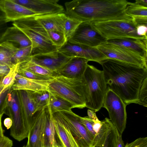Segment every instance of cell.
Returning <instances> with one entry per match:
<instances>
[{
    "label": "cell",
    "instance_id": "33",
    "mask_svg": "<svg viewBox=\"0 0 147 147\" xmlns=\"http://www.w3.org/2000/svg\"><path fill=\"white\" fill-rule=\"evenodd\" d=\"M79 121L91 134L94 136L96 135L102 125L101 121L95 122L88 116L82 117L79 116Z\"/></svg>",
    "mask_w": 147,
    "mask_h": 147
},
{
    "label": "cell",
    "instance_id": "29",
    "mask_svg": "<svg viewBox=\"0 0 147 147\" xmlns=\"http://www.w3.org/2000/svg\"><path fill=\"white\" fill-rule=\"evenodd\" d=\"M126 14L130 17H147V7L136 2H128L125 10Z\"/></svg>",
    "mask_w": 147,
    "mask_h": 147
},
{
    "label": "cell",
    "instance_id": "52",
    "mask_svg": "<svg viewBox=\"0 0 147 147\" xmlns=\"http://www.w3.org/2000/svg\"><path fill=\"white\" fill-rule=\"evenodd\" d=\"M3 77H3V76H0V83L1 82V81H2L3 78Z\"/></svg>",
    "mask_w": 147,
    "mask_h": 147
},
{
    "label": "cell",
    "instance_id": "40",
    "mask_svg": "<svg viewBox=\"0 0 147 147\" xmlns=\"http://www.w3.org/2000/svg\"><path fill=\"white\" fill-rule=\"evenodd\" d=\"M131 18L136 26L141 25L147 26V17H133Z\"/></svg>",
    "mask_w": 147,
    "mask_h": 147
},
{
    "label": "cell",
    "instance_id": "46",
    "mask_svg": "<svg viewBox=\"0 0 147 147\" xmlns=\"http://www.w3.org/2000/svg\"><path fill=\"white\" fill-rule=\"evenodd\" d=\"M4 125L7 129H10L12 124V121L9 117H7L5 119L3 122Z\"/></svg>",
    "mask_w": 147,
    "mask_h": 147
},
{
    "label": "cell",
    "instance_id": "41",
    "mask_svg": "<svg viewBox=\"0 0 147 147\" xmlns=\"http://www.w3.org/2000/svg\"><path fill=\"white\" fill-rule=\"evenodd\" d=\"M13 141L8 137L4 136L0 139V147H12Z\"/></svg>",
    "mask_w": 147,
    "mask_h": 147
},
{
    "label": "cell",
    "instance_id": "53",
    "mask_svg": "<svg viewBox=\"0 0 147 147\" xmlns=\"http://www.w3.org/2000/svg\"><path fill=\"white\" fill-rule=\"evenodd\" d=\"M22 147H27L26 145H24Z\"/></svg>",
    "mask_w": 147,
    "mask_h": 147
},
{
    "label": "cell",
    "instance_id": "32",
    "mask_svg": "<svg viewBox=\"0 0 147 147\" xmlns=\"http://www.w3.org/2000/svg\"><path fill=\"white\" fill-rule=\"evenodd\" d=\"M32 46L18 48L12 58V62L15 65L24 61L31 56Z\"/></svg>",
    "mask_w": 147,
    "mask_h": 147
},
{
    "label": "cell",
    "instance_id": "51",
    "mask_svg": "<svg viewBox=\"0 0 147 147\" xmlns=\"http://www.w3.org/2000/svg\"><path fill=\"white\" fill-rule=\"evenodd\" d=\"M5 88L1 85V83L0 84V94Z\"/></svg>",
    "mask_w": 147,
    "mask_h": 147
},
{
    "label": "cell",
    "instance_id": "49",
    "mask_svg": "<svg viewBox=\"0 0 147 147\" xmlns=\"http://www.w3.org/2000/svg\"><path fill=\"white\" fill-rule=\"evenodd\" d=\"M135 2L142 5L147 7V1L143 0H136Z\"/></svg>",
    "mask_w": 147,
    "mask_h": 147
},
{
    "label": "cell",
    "instance_id": "10",
    "mask_svg": "<svg viewBox=\"0 0 147 147\" xmlns=\"http://www.w3.org/2000/svg\"><path fill=\"white\" fill-rule=\"evenodd\" d=\"M80 147H91L95 136L91 134L79 121V116L72 111L58 112Z\"/></svg>",
    "mask_w": 147,
    "mask_h": 147
},
{
    "label": "cell",
    "instance_id": "27",
    "mask_svg": "<svg viewBox=\"0 0 147 147\" xmlns=\"http://www.w3.org/2000/svg\"><path fill=\"white\" fill-rule=\"evenodd\" d=\"M50 94V97L47 107L52 114L60 112L70 111L74 108L73 106L68 101L51 93Z\"/></svg>",
    "mask_w": 147,
    "mask_h": 147
},
{
    "label": "cell",
    "instance_id": "22",
    "mask_svg": "<svg viewBox=\"0 0 147 147\" xmlns=\"http://www.w3.org/2000/svg\"><path fill=\"white\" fill-rule=\"evenodd\" d=\"M5 41L12 43L18 48L32 45L28 37L19 29L13 26L7 27L0 38V43Z\"/></svg>",
    "mask_w": 147,
    "mask_h": 147
},
{
    "label": "cell",
    "instance_id": "30",
    "mask_svg": "<svg viewBox=\"0 0 147 147\" xmlns=\"http://www.w3.org/2000/svg\"><path fill=\"white\" fill-rule=\"evenodd\" d=\"M32 95L37 111L47 107L50 96V92L47 90L38 92L32 91Z\"/></svg>",
    "mask_w": 147,
    "mask_h": 147
},
{
    "label": "cell",
    "instance_id": "38",
    "mask_svg": "<svg viewBox=\"0 0 147 147\" xmlns=\"http://www.w3.org/2000/svg\"><path fill=\"white\" fill-rule=\"evenodd\" d=\"M18 74L24 77L38 80H50L46 78L37 75L32 72L25 69L19 67Z\"/></svg>",
    "mask_w": 147,
    "mask_h": 147
},
{
    "label": "cell",
    "instance_id": "7",
    "mask_svg": "<svg viewBox=\"0 0 147 147\" xmlns=\"http://www.w3.org/2000/svg\"><path fill=\"white\" fill-rule=\"evenodd\" d=\"M4 114L12 121L10 136L19 142L27 138L29 129L21 115L17 91L12 90L11 88L6 99Z\"/></svg>",
    "mask_w": 147,
    "mask_h": 147
},
{
    "label": "cell",
    "instance_id": "35",
    "mask_svg": "<svg viewBox=\"0 0 147 147\" xmlns=\"http://www.w3.org/2000/svg\"><path fill=\"white\" fill-rule=\"evenodd\" d=\"M19 64L15 65L10 68L8 74L3 78L1 82V85L6 88L11 87L14 83L16 77L18 74Z\"/></svg>",
    "mask_w": 147,
    "mask_h": 147
},
{
    "label": "cell",
    "instance_id": "42",
    "mask_svg": "<svg viewBox=\"0 0 147 147\" xmlns=\"http://www.w3.org/2000/svg\"><path fill=\"white\" fill-rule=\"evenodd\" d=\"M147 26L141 25L136 27V32L137 34L140 36H147Z\"/></svg>",
    "mask_w": 147,
    "mask_h": 147
},
{
    "label": "cell",
    "instance_id": "21",
    "mask_svg": "<svg viewBox=\"0 0 147 147\" xmlns=\"http://www.w3.org/2000/svg\"><path fill=\"white\" fill-rule=\"evenodd\" d=\"M36 20L47 31L56 30L64 33V26L67 18L65 12L35 16Z\"/></svg>",
    "mask_w": 147,
    "mask_h": 147
},
{
    "label": "cell",
    "instance_id": "37",
    "mask_svg": "<svg viewBox=\"0 0 147 147\" xmlns=\"http://www.w3.org/2000/svg\"><path fill=\"white\" fill-rule=\"evenodd\" d=\"M106 130L105 122L102 121L101 126L95 136L93 144L91 147H102L105 140Z\"/></svg>",
    "mask_w": 147,
    "mask_h": 147
},
{
    "label": "cell",
    "instance_id": "24",
    "mask_svg": "<svg viewBox=\"0 0 147 147\" xmlns=\"http://www.w3.org/2000/svg\"><path fill=\"white\" fill-rule=\"evenodd\" d=\"M19 67L30 71L39 76L51 80L57 76L55 73L34 62L31 56L19 63Z\"/></svg>",
    "mask_w": 147,
    "mask_h": 147
},
{
    "label": "cell",
    "instance_id": "19",
    "mask_svg": "<svg viewBox=\"0 0 147 147\" xmlns=\"http://www.w3.org/2000/svg\"><path fill=\"white\" fill-rule=\"evenodd\" d=\"M17 91L20 109L23 119L28 127L29 130L33 116L37 112L32 91L27 90Z\"/></svg>",
    "mask_w": 147,
    "mask_h": 147
},
{
    "label": "cell",
    "instance_id": "12",
    "mask_svg": "<svg viewBox=\"0 0 147 147\" xmlns=\"http://www.w3.org/2000/svg\"><path fill=\"white\" fill-rule=\"evenodd\" d=\"M74 43L92 47L107 42V40L95 30L89 22H82L68 41Z\"/></svg>",
    "mask_w": 147,
    "mask_h": 147
},
{
    "label": "cell",
    "instance_id": "39",
    "mask_svg": "<svg viewBox=\"0 0 147 147\" xmlns=\"http://www.w3.org/2000/svg\"><path fill=\"white\" fill-rule=\"evenodd\" d=\"M124 147H147V137L140 138L131 143H127Z\"/></svg>",
    "mask_w": 147,
    "mask_h": 147
},
{
    "label": "cell",
    "instance_id": "20",
    "mask_svg": "<svg viewBox=\"0 0 147 147\" xmlns=\"http://www.w3.org/2000/svg\"><path fill=\"white\" fill-rule=\"evenodd\" d=\"M107 42L125 47L147 60V38H123L109 40Z\"/></svg>",
    "mask_w": 147,
    "mask_h": 147
},
{
    "label": "cell",
    "instance_id": "6",
    "mask_svg": "<svg viewBox=\"0 0 147 147\" xmlns=\"http://www.w3.org/2000/svg\"><path fill=\"white\" fill-rule=\"evenodd\" d=\"M90 23L107 40L123 38H147V36H140L137 34V26L132 18Z\"/></svg>",
    "mask_w": 147,
    "mask_h": 147
},
{
    "label": "cell",
    "instance_id": "2",
    "mask_svg": "<svg viewBox=\"0 0 147 147\" xmlns=\"http://www.w3.org/2000/svg\"><path fill=\"white\" fill-rule=\"evenodd\" d=\"M126 0H74L66 2L65 13L82 22L130 19Z\"/></svg>",
    "mask_w": 147,
    "mask_h": 147
},
{
    "label": "cell",
    "instance_id": "18",
    "mask_svg": "<svg viewBox=\"0 0 147 147\" xmlns=\"http://www.w3.org/2000/svg\"><path fill=\"white\" fill-rule=\"evenodd\" d=\"M88 61L84 58L73 57L58 71L57 76L82 80Z\"/></svg>",
    "mask_w": 147,
    "mask_h": 147
},
{
    "label": "cell",
    "instance_id": "47",
    "mask_svg": "<svg viewBox=\"0 0 147 147\" xmlns=\"http://www.w3.org/2000/svg\"><path fill=\"white\" fill-rule=\"evenodd\" d=\"M118 136L117 147H124L125 145L122 140V135L118 134Z\"/></svg>",
    "mask_w": 147,
    "mask_h": 147
},
{
    "label": "cell",
    "instance_id": "45",
    "mask_svg": "<svg viewBox=\"0 0 147 147\" xmlns=\"http://www.w3.org/2000/svg\"><path fill=\"white\" fill-rule=\"evenodd\" d=\"M88 117L95 122H98L100 121L97 117L95 112L93 111L88 109L87 111Z\"/></svg>",
    "mask_w": 147,
    "mask_h": 147
},
{
    "label": "cell",
    "instance_id": "44",
    "mask_svg": "<svg viewBox=\"0 0 147 147\" xmlns=\"http://www.w3.org/2000/svg\"><path fill=\"white\" fill-rule=\"evenodd\" d=\"M10 68L5 66L0 65V76L4 77L10 71Z\"/></svg>",
    "mask_w": 147,
    "mask_h": 147
},
{
    "label": "cell",
    "instance_id": "13",
    "mask_svg": "<svg viewBox=\"0 0 147 147\" xmlns=\"http://www.w3.org/2000/svg\"><path fill=\"white\" fill-rule=\"evenodd\" d=\"M48 112L46 107L34 115L27 138V147H44L45 128Z\"/></svg>",
    "mask_w": 147,
    "mask_h": 147
},
{
    "label": "cell",
    "instance_id": "15",
    "mask_svg": "<svg viewBox=\"0 0 147 147\" xmlns=\"http://www.w3.org/2000/svg\"><path fill=\"white\" fill-rule=\"evenodd\" d=\"M52 115L58 147H80L58 113Z\"/></svg>",
    "mask_w": 147,
    "mask_h": 147
},
{
    "label": "cell",
    "instance_id": "31",
    "mask_svg": "<svg viewBox=\"0 0 147 147\" xmlns=\"http://www.w3.org/2000/svg\"><path fill=\"white\" fill-rule=\"evenodd\" d=\"M82 22L79 20L67 16L64 26V33L67 41L73 35Z\"/></svg>",
    "mask_w": 147,
    "mask_h": 147
},
{
    "label": "cell",
    "instance_id": "43",
    "mask_svg": "<svg viewBox=\"0 0 147 147\" xmlns=\"http://www.w3.org/2000/svg\"><path fill=\"white\" fill-rule=\"evenodd\" d=\"M7 24L5 19L0 20V38L7 28Z\"/></svg>",
    "mask_w": 147,
    "mask_h": 147
},
{
    "label": "cell",
    "instance_id": "23",
    "mask_svg": "<svg viewBox=\"0 0 147 147\" xmlns=\"http://www.w3.org/2000/svg\"><path fill=\"white\" fill-rule=\"evenodd\" d=\"M50 80H35L24 77L18 74L11 89L13 90H27L35 92L46 90Z\"/></svg>",
    "mask_w": 147,
    "mask_h": 147
},
{
    "label": "cell",
    "instance_id": "34",
    "mask_svg": "<svg viewBox=\"0 0 147 147\" xmlns=\"http://www.w3.org/2000/svg\"><path fill=\"white\" fill-rule=\"evenodd\" d=\"M50 39L57 49L67 41L64 33L58 31H47Z\"/></svg>",
    "mask_w": 147,
    "mask_h": 147
},
{
    "label": "cell",
    "instance_id": "25",
    "mask_svg": "<svg viewBox=\"0 0 147 147\" xmlns=\"http://www.w3.org/2000/svg\"><path fill=\"white\" fill-rule=\"evenodd\" d=\"M18 48L10 42L5 41L0 43V65L11 68L14 65L12 57Z\"/></svg>",
    "mask_w": 147,
    "mask_h": 147
},
{
    "label": "cell",
    "instance_id": "14",
    "mask_svg": "<svg viewBox=\"0 0 147 147\" xmlns=\"http://www.w3.org/2000/svg\"><path fill=\"white\" fill-rule=\"evenodd\" d=\"M15 2L32 10L38 15L64 13L59 0H13Z\"/></svg>",
    "mask_w": 147,
    "mask_h": 147
},
{
    "label": "cell",
    "instance_id": "36",
    "mask_svg": "<svg viewBox=\"0 0 147 147\" xmlns=\"http://www.w3.org/2000/svg\"><path fill=\"white\" fill-rule=\"evenodd\" d=\"M147 77L143 80L141 85L138 94L137 103L146 107H147Z\"/></svg>",
    "mask_w": 147,
    "mask_h": 147
},
{
    "label": "cell",
    "instance_id": "16",
    "mask_svg": "<svg viewBox=\"0 0 147 147\" xmlns=\"http://www.w3.org/2000/svg\"><path fill=\"white\" fill-rule=\"evenodd\" d=\"M0 8L4 13L6 22L38 15L33 11L13 0H0Z\"/></svg>",
    "mask_w": 147,
    "mask_h": 147
},
{
    "label": "cell",
    "instance_id": "26",
    "mask_svg": "<svg viewBox=\"0 0 147 147\" xmlns=\"http://www.w3.org/2000/svg\"><path fill=\"white\" fill-rule=\"evenodd\" d=\"M44 147H58L52 114L49 110L45 128Z\"/></svg>",
    "mask_w": 147,
    "mask_h": 147
},
{
    "label": "cell",
    "instance_id": "1",
    "mask_svg": "<svg viewBox=\"0 0 147 147\" xmlns=\"http://www.w3.org/2000/svg\"><path fill=\"white\" fill-rule=\"evenodd\" d=\"M100 64L107 87L119 96L126 105L136 104L141 85L147 77V68L109 58Z\"/></svg>",
    "mask_w": 147,
    "mask_h": 147
},
{
    "label": "cell",
    "instance_id": "4",
    "mask_svg": "<svg viewBox=\"0 0 147 147\" xmlns=\"http://www.w3.org/2000/svg\"><path fill=\"white\" fill-rule=\"evenodd\" d=\"M35 16L14 21L13 26L21 30L32 43L31 56L57 51L51 40L47 31L38 22Z\"/></svg>",
    "mask_w": 147,
    "mask_h": 147
},
{
    "label": "cell",
    "instance_id": "8",
    "mask_svg": "<svg viewBox=\"0 0 147 147\" xmlns=\"http://www.w3.org/2000/svg\"><path fill=\"white\" fill-rule=\"evenodd\" d=\"M126 106L120 97L107 87L103 107L108 111L109 119L117 133L121 135L126 126Z\"/></svg>",
    "mask_w": 147,
    "mask_h": 147
},
{
    "label": "cell",
    "instance_id": "11",
    "mask_svg": "<svg viewBox=\"0 0 147 147\" xmlns=\"http://www.w3.org/2000/svg\"><path fill=\"white\" fill-rule=\"evenodd\" d=\"M58 51L68 57H77L86 59L100 63L107 58L100 51L95 47L71 43L69 41L57 49Z\"/></svg>",
    "mask_w": 147,
    "mask_h": 147
},
{
    "label": "cell",
    "instance_id": "28",
    "mask_svg": "<svg viewBox=\"0 0 147 147\" xmlns=\"http://www.w3.org/2000/svg\"><path fill=\"white\" fill-rule=\"evenodd\" d=\"M104 120L106 130L105 140L101 147H117L118 138L117 130L109 119L106 117Z\"/></svg>",
    "mask_w": 147,
    "mask_h": 147
},
{
    "label": "cell",
    "instance_id": "5",
    "mask_svg": "<svg viewBox=\"0 0 147 147\" xmlns=\"http://www.w3.org/2000/svg\"><path fill=\"white\" fill-rule=\"evenodd\" d=\"M82 80L86 85V107L97 112L103 107L107 88L103 71L88 64Z\"/></svg>",
    "mask_w": 147,
    "mask_h": 147
},
{
    "label": "cell",
    "instance_id": "50",
    "mask_svg": "<svg viewBox=\"0 0 147 147\" xmlns=\"http://www.w3.org/2000/svg\"><path fill=\"white\" fill-rule=\"evenodd\" d=\"M5 19V16L4 13L0 8V20Z\"/></svg>",
    "mask_w": 147,
    "mask_h": 147
},
{
    "label": "cell",
    "instance_id": "9",
    "mask_svg": "<svg viewBox=\"0 0 147 147\" xmlns=\"http://www.w3.org/2000/svg\"><path fill=\"white\" fill-rule=\"evenodd\" d=\"M94 47L107 58L116 59L147 68V60L125 47L107 42Z\"/></svg>",
    "mask_w": 147,
    "mask_h": 147
},
{
    "label": "cell",
    "instance_id": "48",
    "mask_svg": "<svg viewBox=\"0 0 147 147\" xmlns=\"http://www.w3.org/2000/svg\"><path fill=\"white\" fill-rule=\"evenodd\" d=\"M3 114L0 115V139L3 137L4 136V130L3 129L1 122V119Z\"/></svg>",
    "mask_w": 147,
    "mask_h": 147
},
{
    "label": "cell",
    "instance_id": "17",
    "mask_svg": "<svg viewBox=\"0 0 147 147\" xmlns=\"http://www.w3.org/2000/svg\"><path fill=\"white\" fill-rule=\"evenodd\" d=\"M31 57L36 63L53 71L56 74L58 71L72 58L67 57L58 51L31 56Z\"/></svg>",
    "mask_w": 147,
    "mask_h": 147
},
{
    "label": "cell",
    "instance_id": "3",
    "mask_svg": "<svg viewBox=\"0 0 147 147\" xmlns=\"http://www.w3.org/2000/svg\"><path fill=\"white\" fill-rule=\"evenodd\" d=\"M47 90L71 103L74 108L86 107L87 94L84 81L57 76L49 82Z\"/></svg>",
    "mask_w": 147,
    "mask_h": 147
}]
</instances>
